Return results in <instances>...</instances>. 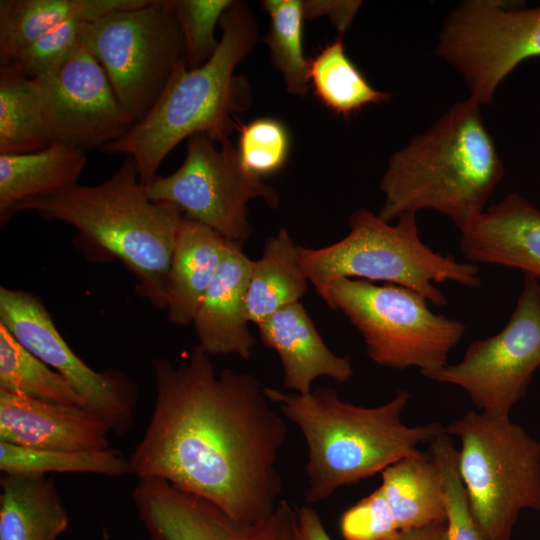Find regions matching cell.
Wrapping results in <instances>:
<instances>
[{"label":"cell","mask_w":540,"mask_h":540,"mask_svg":"<svg viewBox=\"0 0 540 540\" xmlns=\"http://www.w3.org/2000/svg\"><path fill=\"white\" fill-rule=\"evenodd\" d=\"M153 372V412L127 458L130 473L165 480L238 521L270 515L281 500L288 427L265 387L250 373L218 372L198 345L180 365L154 359Z\"/></svg>","instance_id":"6da1fadb"},{"label":"cell","mask_w":540,"mask_h":540,"mask_svg":"<svg viewBox=\"0 0 540 540\" xmlns=\"http://www.w3.org/2000/svg\"><path fill=\"white\" fill-rule=\"evenodd\" d=\"M32 211L46 221L76 230L74 245L91 262L120 261L136 280V293L166 310L170 263L184 214L168 202L151 200L136 161L96 185L76 184L62 192L17 203L15 213Z\"/></svg>","instance_id":"7a4b0ae2"},{"label":"cell","mask_w":540,"mask_h":540,"mask_svg":"<svg viewBox=\"0 0 540 540\" xmlns=\"http://www.w3.org/2000/svg\"><path fill=\"white\" fill-rule=\"evenodd\" d=\"M504 174L481 105L469 97L389 157L380 181L384 201L378 216L390 222L432 210L461 230L486 210Z\"/></svg>","instance_id":"3957f363"},{"label":"cell","mask_w":540,"mask_h":540,"mask_svg":"<svg viewBox=\"0 0 540 540\" xmlns=\"http://www.w3.org/2000/svg\"><path fill=\"white\" fill-rule=\"evenodd\" d=\"M264 392L304 436L308 451L304 497L308 503L323 501L342 486L421 453L420 444H430L446 432L437 422L407 426L402 421V412L411 398L404 389L376 407L343 401L329 387L308 394L271 387H265Z\"/></svg>","instance_id":"277c9868"},{"label":"cell","mask_w":540,"mask_h":540,"mask_svg":"<svg viewBox=\"0 0 540 540\" xmlns=\"http://www.w3.org/2000/svg\"><path fill=\"white\" fill-rule=\"evenodd\" d=\"M219 24L222 36L211 59L195 69H188L185 60L179 63L146 117L101 149L133 157L144 185L153 181L177 144L190 136L206 133L219 145L230 140L238 127L235 114L252 105L250 83L234 71L259 41L258 25L249 5L240 1L232 3Z\"/></svg>","instance_id":"5b68a950"},{"label":"cell","mask_w":540,"mask_h":540,"mask_svg":"<svg viewBox=\"0 0 540 540\" xmlns=\"http://www.w3.org/2000/svg\"><path fill=\"white\" fill-rule=\"evenodd\" d=\"M395 224L358 208L349 218V233L322 247L298 246V258L307 280L320 296L339 279L382 281L410 288L435 306L447 299L435 285L446 281L468 288L481 286L479 268L452 255H443L419 235L416 214H403Z\"/></svg>","instance_id":"8992f818"},{"label":"cell","mask_w":540,"mask_h":540,"mask_svg":"<svg viewBox=\"0 0 540 540\" xmlns=\"http://www.w3.org/2000/svg\"><path fill=\"white\" fill-rule=\"evenodd\" d=\"M481 540H510L519 513L540 510V442L509 416L469 410L446 428Z\"/></svg>","instance_id":"52a82bcc"},{"label":"cell","mask_w":540,"mask_h":540,"mask_svg":"<svg viewBox=\"0 0 540 540\" xmlns=\"http://www.w3.org/2000/svg\"><path fill=\"white\" fill-rule=\"evenodd\" d=\"M320 297L347 317L369 358L382 367H414L427 376L448 364L466 332L462 322L434 313L424 296L396 284L344 278L330 283Z\"/></svg>","instance_id":"ba28073f"},{"label":"cell","mask_w":540,"mask_h":540,"mask_svg":"<svg viewBox=\"0 0 540 540\" xmlns=\"http://www.w3.org/2000/svg\"><path fill=\"white\" fill-rule=\"evenodd\" d=\"M81 45L105 70L122 109L138 123L185 60L171 0H145L86 22Z\"/></svg>","instance_id":"9c48e42d"},{"label":"cell","mask_w":540,"mask_h":540,"mask_svg":"<svg viewBox=\"0 0 540 540\" xmlns=\"http://www.w3.org/2000/svg\"><path fill=\"white\" fill-rule=\"evenodd\" d=\"M434 54L455 69L480 105L522 62L540 57V6L465 0L446 16Z\"/></svg>","instance_id":"30bf717a"},{"label":"cell","mask_w":540,"mask_h":540,"mask_svg":"<svg viewBox=\"0 0 540 540\" xmlns=\"http://www.w3.org/2000/svg\"><path fill=\"white\" fill-rule=\"evenodd\" d=\"M215 144L206 133L190 136L182 165L168 176L157 175L145 190L151 200L174 204L186 218L227 240L243 243L253 232L248 202L262 199L270 208H277L279 196L242 166L231 140L221 148Z\"/></svg>","instance_id":"8fae6325"},{"label":"cell","mask_w":540,"mask_h":540,"mask_svg":"<svg viewBox=\"0 0 540 540\" xmlns=\"http://www.w3.org/2000/svg\"><path fill=\"white\" fill-rule=\"evenodd\" d=\"M539 367L540 282L524 275L523 288L504 328L472 341L460 362L425 377L460 387L481 412L509 416Z\"/></svg>","instance_id":"7c38bea8"},{"label":"cell","mask_w":540,"mask_h":540,"mask_svg":"<svg viewBox=\"0 0 540 540\" xmlns=\"http://www.w3.org/2000/svg\"><path fill=\"white\" fill-rule=\"evenodd\" d=\"M0 323L33 355L64 377L86 408L102 417L118 435L130 429L137 388L118 370L97 371L64 340L43 301L27 291L0 288Z\"/></svg>","instance_id":"4fadbf2b"},{"label":"cell","mask_w":540,"mask_h":540,"mask_svg":"<svg viewBox=\"0 0 540 540\" xmlns=\"http://www.w3.org/2000/svg\"><path fill=\"white\" fill-rule=\"evenodd\" d=\"M33 80L53 143L84 152L102 149L135 125L105 70L83 46L57 69Z\"/></svg>","instance_id":"5bb4252c"},{"label":"cell","mask_w":540,"mask_h":540,"mask_svg":"<svg viewBox=\"0 0 540 540\" xmlns=\"http://www.w3.org/2000/svg\"><path fill=\"white\" fill-rule=\"evenodd\" d=\"M132 499L150 540H299L298 510L284 499L256 522L235 520L212 502L158 478H140Z\"/></svg>","instance_id":"9a60e30c"},{"label":"cell","mask_w":540,"mask_h":540,"mask_svg":"<svg viewBox=\"0 0 540 540\" xmlns=\"http://www.w3.org/2000/svg\"><path fill=\"white\" fill-rule=\"evenodd\" d=\"M109 424L76 405L0 389V442L19 446L83 451L110 447Z\"/></svg>","instance_id":"2e32d148"},{"label":"cell","mask_w":540,"mask_h":540,"mask_svg":"<svg viewBox=\"0 0 540 540\" xmlns=\"http://www.w3.org/2000/svg\"><path fill=\"white\" fill-rule=\"evenodd\" d=\"M459 248L470 263L517 269L540 282V208L510 192L460 230Z\"/></svg>","instance_id":"e0dca14e"},{"label":"cell","mask_w":540,"mask_h":540,"mask_svg":"<svg viewBox=\"0 0 540 540\" xmlns=\"http://www.w3.org/2000/svg\"><path fill=\"white\" fill-rule=\"evenodd\" d=\"M253 265L242 242L229 241L193 320L197 345L210 356L235 354L249 359L252 355L256 340L249 329L246 295Z\"/></svg>","instance_id":"ac0fdd59"},{"label":"cell","mask_w":540,"mask_h":540,"mask_svg":"<svg viewBox=\"0 0 540 540\" xmlns=\"http://www.w3.org/2000/svg\"><path fill=\"white\" fill-rule=\"evenodd\" d=\"M257 328L261 342L278 354L289 391L308 394L314 380L323 376L339 383L351 379L350 358L330 350L301 302L280 309Z\"/></svg>","instance_id":"d6986e66"},{"label":"cell","mask_w":540,"mask_h":540,"mask_svg":"<svg viewBox=\"0 0 540 540\" xmlns=\"http://www.w3.org/2000/svg\"><path fill=\"white\" fill-rule=\"evenodd\" d=\"M229 241L210 227L184 216L166 285V311L170 322L178 326L193 323Z\"/></svg>","instance_id":"ffe728a7"},{"label":"cell","mask_w":540,"mask_h":540,"mask_svg":"<svg viewBox=\"0 0 540 540\" xmlns=\"http://www.w3.org/2000/svg\"><path fill=\"white\" fill-rule=\"evenodd\" d=\"M0 487V540H57L68 529L52 478L2 473Z\"/></svg>","instance_id":"44dd1931"},{"label":"cell","mask_w":540,"mask_h":540,"mask_svg":"<svg viewBox=\"0 0 540 540\" xmlns=\"http://www.w3.org/2000/svg\"><path fill=\"white\" fill-rule=\"evenodd\" d=\"M85 152L59 143L26 154H0V225L26 199L54 195L76 184L86 165Z\"/></svg>","instance_id":"7402d4cb"},{"label":"cell","mask_w":540,"mask_h":540,"mask_svg":"<svg viewBox=\"0 0 540 540\" xmlns=\"http://www.w3.org/2000/svg\"><path fill=\"white\" fill-rule=\"evenodd\" d=\"M145 0H1L0 63L10 62L22 49L75 17L94 20Z\"/></svg>","instance_id":"603a6c76"},{"label":"cell","mask_w":540,"mask_h":540,"mask_svg":"<svg viewBox=\"0 0 540 540\" xmlns=\"http://www.w3.org/2000/svg\"><path fill=\"white\" fill-rule=\"evenodd\" d=\"M381 475L380 487L400 531L446 522L441 473L428 452L402 458Z\"/></svg>","instance_id":"cb8c5ba5"},{"label":"cell","mask_w":540,"mask_h":540,"mask_svg":"<svg viewBox=\"0 0 540 540\" xmlns=\"http://www.w3.org/2000/svg\"><path fill=\"white\" fill-rule=\"evenodd\" d=\"M298 246L286 229L267 238L263 252L254 261L246 309L250 323L256 326L280 309L300 302L308 288L301 269Z\"/></svg>","instance_id":"d4e9b609"},{"label":"cell","mask_w":540,"mask_h":540,"mask_svg":"<svg viewBox=\"0 0 540 540\" xmlns=\"http://www.w3.org/2000/svg\"><path fill=\"white\" fill-rule=\"evenodd\" d=\"M52 144L36 82L0 63V154L34 153Z\"/></svg>","instance_id":"484cf974"},{"label":"cell","mask_w":540,"mask_h":540,"mask_svg":"<svg viewBox=\"0 0 540 540\" xmlns=\"http://www.w3.org/2000/svg\"><path fill=\"white\" fill-rule=\"evenodd\" d=\"M310 86L324 107L344 118L392 98V94L371 86L347 56L342 36L310 59Z\"/></svg>","instance_id":"4316f807"},{"label":"cell","mask_w":540,"mask_h":540,"mask_svg":"<svg viewBox=\"0 0 540 540\" xmlns=\"http://www.w3.org/2000/svg\"><path fill=\"white\" fill-rule=\"evenodd\" d=\"M0 470L19 475L90 473L123 476L130 473L128 459L114 448L65 451L37 449L0 442Z\"/></svg>","instance_id":"83f0119b"},{"label":"cell","mask_w":540,"mask_h":540,"mask_svg":"<svg viewBox=\"0 0 540 540\" xmlns=\"http://www.w3.org/2000/svg\"><path fill=\"white\" fill-rule=\"evenodd\" d=\"M261 6L269 17L265 42L271 64L289 93L305 96L310 88V60L303 50V1L264 0Z\"/></svg>","instance_id":"f1b7e54d"},{"label":"cell","mask_w":540,"mask_h":540,"mask_svg":"<svg viewBox=\"0 0 540 540\" xmlns=\"http://www.w3.org/2000/svg\"><path fill=\"white\" fill-rule=\"evenodd\" d=\"M0 389L86 408L69 382L21 345L1 323Z\"/></svg>","instance_id":"f546056e"},{"label":"cell","mask_w":540,"mask_h":540,"mask_svg":"<svg viewBox=\"0 0 540 540\" xmlns=\"http://www.w3.org/2000/svg\"><path fill=\"white\" fill-rule=\"evenodd\" d=\"M237 152L242 166L262 178L281 170L290 151V134L278 119L261 117L238 126Z\"/></svg>","instance_id":"4dcf8cb0"},{"label":"cell","mask_w":540,"mask_h":540,"mask_svg":"<svg viewBox=\"0 0 540 540\" xmlns=\"http://www.w3.org/2000/svg\"><path fill=\"white\" fill-rule=\"evenodd\" d=\"M233 0H171L184 41L188 69L207 63L218 48L215 26Z\"/></svg>","instance_id":"1f68e13d"},{"label":"cell","mask_w":540,"mask_h":540,"mask_svg":"<svg viewBox=\"0 0 540 540\" xmlns=\"http://www.w3.org/2000/svg\"><path fill=\"white\" fill-rule=\"evenodd\" d=\"M428 453L442 478L449 540H481L458 467V450L445 432L429 444Z\"/></svg>","instance_id":"d6a6232c"},{"label":"cell","mask_w":540,"mask_h":540,"mask_svg":"<svg viewBox=\"0 0 540 540\" xmlns=\"http://www.w3.org/2000/svg\"><path fill=\"white\" fill-rule=\"evenodd\" d=\"M92 21L70 19L22 49L10 62L27 77L44 76L66 62L82 45L83 25Z\"/></svg>","instance_id":"836d02e7"},{"label":"cell","mask_w":540,"mask_h":540,"mask_svg":"<svg viewBox=\"0 0 540 540\" xmlns=\"http://www.w3.org/2000/svg\"><path fill=\"white\" fill-rule=\"evenodd\" d=\"M340 530L345 540H393L401 532L380 486L343 513Z\"/></svg>","instance_id":"e575fe53"},{"label":"cell","mask_w":540,"mask_h":540,"mask_svg":"<svg viewBox=\"0 0 540 540\" xmlns=\"http://www.w3.org/2000/svg\"><path fill=\"white\" fill-rule=\"evenodd\" d=\"M361 1H303L305 19L328 15L339 36L347 31L356 16Z\"/></svg>","instance_id":"d590c367"},{"label":"cell","mask_w":540,"mask_h":540,"mask_svg":"<svg viewBox=\"0 0 540 540\" xmlns=\"http://www.w3.org/2000/svg\"><path fill=\"white\" fill-rule=\"evenodd\" d=\"M298 534L299 540H333L317 511L310 506L298 510Z\"/></svg>","instance_id":"8d00e7d4"},{"label":"cell","mask_w":540,"mask_h":540,"mask_svg":"<svg viewBox=\"0 0 540 540\" xmlns=\"http://www.w3.org/2000/svg\"><path fill=\"white\" fill-rule=\"evenodd\" d=\"M393 540H449L446 522L401 531Z\"/></svg>","instance_id":"74e56055"},{"label":"cell","mask_w":540,"mask_h":540,"mask_svg":"<svg viewBox=\"0 0 540 540\" xmlns=\"http://www.w3.org/2000/svg\"><path fill=\"white\" fill-rule=\"evenodd\" d=\"M103 540H109L106 534L103 535Z\"/></svg>","instance_id":"f35d334b"},{"label":"cell","mask_w":540,"mask_h":540,"mask_svg":"<svg viewBox=\"0 0 540 540\" xmlns=\"http://www.w3.org/2000/svg\"><path fill=\"white\" fill-rule=\"evenodd\" d=\"M539 113H540V98H539Z\"/></svg>","instance_id":"ab89813d"}]
</instances>
